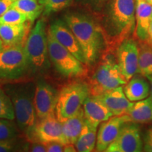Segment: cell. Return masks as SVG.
I'll list each match as a JSON object with an SVG mask.
<instances>
[{
  "mask_svg": "<svg viewBox=\"0 0 152 152\" xmlns=\"http://www.w3.org/2000/svg\"><path fill=\"white\" fill-rule=\"evenodd\" d=\"M139 47L137 73L147 77L152 75V45L148 41L141 42Z\"/></svg>",
  "mask_w": 152,
  "mask_h": 152,
  "instance_id": "obj_24",
  "label": "cell"
},
{
  "mask_svg": "<svg viewBox=\"0 0 152 152\" xmlns=\"http://www.w3.org/2000/svg\"><path fill=\"white\" fill-rule=\"evenodd\" d=\"M12 3L10 0H0V17L11 8Z\"/></svg>",
  "mask_w": 152,
  "mask_h": 152,
  "instance_id": "obj_34",
  "label": "cell"
},
{
  "mask_svg": "<svg viewBox=\"0 0 152 152\" xmlns=\"http://www.w3.org/2000/svg\"><path fill=\"white\" fill-rule=\"evenodd\" d=\"M3 48H4V47H3V44H2V42H1V39H0V52H1V51L2 50Z\"/></svg>",
  "mask_w": 152,
  "mask_h": 152,
  "instance_id": "obj_38",
  "label": "cell"
},
{
  "mask_svg": "<svg viewBox=\"0 0 152 152\" xmlns=\"http://www.w3.org/2000/svg\"><path fill=\"white\" fill-rule=\"evenodd\" d=\"M47 23L42 18L30 30L24 45L31 75H43L50 68Z\"/></svg>",
  "mask_w": 152,
  "mask_h": 152,
  "instance_id": "obj_4",
  "label": "cell"
},
{
  "mask_svg": "<svg viewBox=\"0 0 152 152\" xmlns=\"http://www.w3.org/2000/svg\"><path fill=\"white\" fill-rule=\"evenodd\" d=\"M108 45L115 52L135 30V0H109L98 19Z\"/></svg>",
  "mask_w": 152,
  "mask_h": 152,
  "instance_id": "obj_2",
  "label": "cell"
},
{
  "mask_svg": "<svg viewBox=\"0 0 152 152\" xmlns=\"http://www.w3.org/2000/svg\"><path fill=\"white\" fill-rule=\"evenodd\" d=\"M97 64L94 73L89 79L90 95L98 96L126 84L127 80L120 70L115 52L106 50Z\"/></svg>",
  "mask_w": 152,
  "mask_h": 152,
  "instance_id": "obj_5",
  "label": "cell"
},
{
  "mask_svg": "<svg viewBox=\"0 0 152 152\" xmlns=\"http://www.w3.org/2000/svg\"><path fill=\"white\" fill-rule=\"evenodd\" d=\"M48 30L61 45L71 52L77 59L86 64L84 53L78 41L64 19L54 20L49 25Z\"/></svg>",
  "mask_w": 152,
  "mask_h": 152,
  "instance_id": "obj_13",
  "label": "cell"
},
{
  "mask_svg": "<svg viewBox=\"0 0 152 152\" xmlns=\"http://www.w3.org/2000/svg\"><path fill=\"white\" fill-rule=\"evenodd\" d=\"M14 108L15 120L23 136L28 140L37 116L34 104L35 82L31 79L2 84Z\"/></svg>",
  "mask_w": 152,
  "mask_h": 152,
  "instance_id": "obj_3",
  "label": "cell"
},
{
  "mask_svg": "<svg viewBox=\"0 0 152 152\" xmlns=\"http://www.w3.org/2000/svg\"><path fill=\"white\" fill-rule=\"evenodd\" d=\"M22 135L14 120L0 118V140L20 137Z\"/></svg>",
  "mask_w": 152,
  "mask_h": 152,
  "instance_id": "obj_27",
  "label": "cell"
},
{
  "mask_svg": "<svg viewBox=\"0 0 152 152\" xmlns=\"http://www.w3.org/2000/svg\"><path fill=\"white\" fill-rule=\"evenodd\" d=\"M110 110L113 115H123L127 113L134 102L125 96L123 86L118 87L96 96Z\"/></svg>",
  "mask_w": 152,
  "mask_h": 152,
  "instance_id": "obj_17",
  "label": "cell"
},
{
  "mask_svg": "<svg viewBox=\"0 0 152 152\" xmlns=\"http://www.w3.org/2000/svg\"><path fill=\"white\" fill-rule=\"evenodd\" d=\"M148 42L152 45V22L150 24L149 28V39H148Z\"/></svg>",
  "mask_w": 152,
  "mask_h": 152,
  "instance_id": "obj_36",
  "label": "cell"
},
{
  "mask_svg": "<svg viewBox=\"0 0 152 152\" xmlns=\"http://www.w3.org/2000/svg\"><path fill=\"white\" fill-rule=\"evenodd\" d=\"M125 96L130 102H135L150 96V84L145 76L136 73L123 86Z\"/></svg>",
  "mask_w": 152,
  "mask_h": 152,
  "instance_id": "obj_19",
  "label": "cell"
},
{
  "mask_svg": "<svg viewBox=\"0 0 152 152\" xmlns=\"http://www.w3.org/2000/svg\"><path fill=\"white\" fill-rule=\"evenodd\" d=\"M77 149L74 144H66L64 146V152H76Z\"/></svg>",
  "mask_w": 152,
  "mask_h": 152,
  "instance_id": "obj_35",
  "label": "cell"
},
{
  "mask_svg": "<svg viewBox=\"0 0 152 152\" xmlns=\"http://www.w3.org/2000/svg\"><path fill=\"white\" fill-rule=\"evenodd\" d=\"M28 151L30 152H47L45 143L40 142H29Z\"/></svg>",
  "mask_w": 152,
  "mask_h": 152,
  "instance_id": "obj_33",
  "label": "cell"
},
{
  "mask_svg": "<svg viewBox=\"0 0 152 152\" xmlns=\"http://www.w3.org/2000/svg\"><path fill=\"white\" fill-rule=\"evenodd\" d=\"M63 19L77 38L87 65L94 66L108 50L106 39L97 19L85 11H68Z\"/></svg>",
  "mask_w": 152,
  "mask_h": 152,
  "instance_id": "obj_1",
  "label": "cell"
},
{
  "mask_svg": "<svg viewBox=\"0 0 152 152\" xmlns=\"http://www.w3.org/2000/svg\"><path fill=\"white\" fill-rule=\"evenodd\" d=\"M90 95L88 83L75 80L64 85L58 92L56 115L60 122H64L77 113Z\"/></svg>",
  "mask_w": 152,
  "mask_h": 152,
  "instance_id": "obj_8",
  "label": "cell"
},
{
  "mask_svg": "<svg viewBox=\"0 0 152 152\" xmlns=\"http://www.w3.org/2000/svg\"><path fill=\"white\" fill-rule=\"evenodd\" d=\"M49 56L58 73L66 78H80L88 73V66L77 59L55 39L47 29Z\"/></svg>",
  "mask_w": 152,
  "mask_h": 152,
  "instance_id": "obj_7",
  "label": "cell"
},
{
  "mask_svg": "<svg viewBox=\"0 0 152 152\" xmlns=\"http://www.w3.org/2000/svg\"><path fill=\"white\" fill-rule=\"evenodd\" d=\"M144 143L139 123L126 122L115 140L106 150V152H141Z\"/></svg>",
  "mask_w": 152,
  "mask_h": 152,
  "instance_id": "obj_9",
  "label": "cell"
},
{
  "mask_svg": "<svg viewBox=\"0 0 152 152\" xmlns=\"http://www.w3.org/2000/svg\"><path fill=\"white\" fill-rule=\"evenodd\" d=\"M143 151L152 152V125L148 127L143 135Z\"/></svg>",
  "mask_w": 152,
  "mask_h": 152,
  "instance_id": "obj_31",
  "label": "cell"
},
{
  "mask_svg": "<svg viewBox=\"0 0 152 152\" xmlns=\"http://www.w3.org/2000/svg\"><path fill=\"white\" fill-rule=\"evenodd\" d=\"M47 152H64L65 144L61 142H50L45 143Z\"/></svg>",
  "mask_w": 152,
  "mask_h": 152,
  "instance_id": "obj_32",
  "label": "cell"
},
{
  "mask_svg": "<svg viewBox=\"0 0 152 152\" xmlns=\"http://www.w3.org/2000/svg\"><path fill=\"white\" fill-rule=\"evenodd\" d=\"M140 47L132 38H128L118 45L115 55L120 70L128 82L137 73Z\"/></svg>",
  "mask_w": 152,
  "mask_h": 152,
  "instance_id": "obj_11",
  "label": "cell"
},
{
  "mask_svg": "<svg viewBox=\"0 0 152 152\" xmlns=\"http://www.w3.org/2000/svg\"><path fill=\"white\" fill-rule=\"evenodd\" d=\"M11 8H15L22 12L27 17L28 20L32 24L43 14L44 8L38 0H16L11 4Z\"/></svg>",
  "mask_w": 152,
  "mask_h": 152,
  "instance_id": "obj_23",
  "label": "cell"
},
{
  "mask_svg": "<svg viewBox=\"0 0 152 152\" xmlns=\"http://www.w3.org/2000/svg\"><path fill=\"white\" fill-rule=\"evenodd\" d=\"M151 22L152 5L145 0H135L134 35L139 41H148L149 28Z\"/></svg>",
  "mask_w": 152,
  "mask_h": 152,
  "instance_id": "obj_18",
  "label": "cell"
},
{
  "mask_svg": "<svg viewBox=\"0 0 152 152\" xmlns=\"http://www.w3.org/2000/svg\"><path fill=\"white\" fill-rule=\"evenodd\" d=\"M28 20L26 15L15 8H11L0 17V24L18 25Z\"/></svg>",
  "mask_w": 152,
  "mask_h": 152,
  "instance_id": "obj_30",
  "label": "cell"
},
{
  "mask_svg": "<svg viewBox=\"0 0 152 152\" xmlns=\"http://www.w3.org/2000/svg\"><path fill=\"white\" fill-rule=\"evenodd\" d=\"M10 1H13V2H14V1H16V0H10Z\"/></svg>",
  "mask_w": 152,
  "mask_h": 152,
  "instance_id": "obj_40",
  "label": "cell"
},
{
  "mask_svg": "<svg viewBox=\"0 0 152 152\" xmlns=\"http://www.w3.org/2000/svg\"><path fill=\"white\" fill-rule=\"evenodd\" d=\"M85 124L83 108L73 116L62 123L63 134L66 144H75Z\"/></svg>",
  "mask_w": 152,
  "mask_h": 152,
  "instance_id": "obj_21",
  "label": "cell"
},
{
  "mask_svg": "<svg viewBox=\"0 0 152 152\" xmlns=\"http://www.w3.org/2000/svg\"><path fill=\"white\" fill-rule=\"evenodd\" d=\"M146 1H147L148 3H149L150 4H151L152 5V0H145Z\"/></svg>",
  "mask_w": 152,
  "mask_h": 152,
  "instance_id": "obj_39",
  "label": "cell"
},
{
  "mask_svg": "<svg viewBox=\"0 0 152 152\" xmlns=\"http://www.w3.org/2000/svg\"><path fill=\"white\" fill-rule=\"evenodd\" d=\"M20 137L0 140V152L28 151L29 142H24Z\"/></svg>",
  "mask_w": 152,
  "mask_h": 152,
  "instance_id": "obj_29",
  "label": "cell"
},
{
  "mask_svg": "<svg viewBox=\"0 0 152 152\" xmlns=\"http://www.w3.org/2000/svg\"><path fill=\"white\" fill-rule=\"evenodd\" d=\"M128 121L139 124L152 123V99L151 96L134 102L126 114Z\"/></svg>",
  "mask_w": 152,
  "mask_h": 152,
  "instance_id": "obj_20",
  "label": "cell"
},
{
  "mask_svg": "<svg viewBox=\"0 0 152 152\" xmlns=\"http://www.w3.org/2000/svg\"><path fill=\"white\" fill-rule=\"evenodd\" d=\"M147 78L150 84V96H151L152 99V75L147 76Z\"/></svg>",
  "mask_w": 152,
  "mask_h": 152,
  "instance_id": "obj_37",
  "label": "cell"
},
{
  "mask_svg": "<svg viewBox=\"0 0 152 152\" xmlns=\"http://www.w3.org/2000/svg\"><path fill=\"white\" fill-rule=\"evenodd\" d=\"M109 1V0H74V5L92 15L98 20Z\"/></svg>",
  "mask_w": 152,
  "mask_h": 152,
  "instance_id": "obj_25",
  "label": "cell"
},
{
  "mask_svg": "<svg viewBox=\"0 0 152 152\" xmlns=\"http://www.w3.org/2000/svg\"><path fill=\"white\" fill-rule=\"evenodd\" d=\"M83 109L85 121L94 128H98L101 123L113 116V114L107 106L97 96L93 95H90L86 99Z\"/></svg>",
  "mask_w": 152,
  "mask_h": 152,
  "instance_id": "obj_15",
  "label": "cell"
},
{
  "mask_svg": "<svg viewBox=\"0 0 152 152\" xmlns=\"http://www.w3.org/2000/svg\"><path fill=\"white\" fill-rule=\"evenodd\" d=\"M97 128L85 122L77 142L74 144L79 152H91L96 147Z\"/></svg>",
  "mask_w": 152,
  "mask_h": 152,
  "instance_id": "obj_22",
  "label": "cell"
},
{
  "mask_svg": "<svg viewBox=\"0 0 152 152\" xmlns=\"http://www.w3.org/2000/svg\"><path fill=\"white\" fill-rule=\"evenodd\" d=\"M28 141L43 143L61 142L66 144L63 134L62 123L58 121L56 115L37 120Z\"/></svg>",
  "mask_w": 152,
  "mask_h": 152,
  "instance_id": "obj_12",
  "label": "cell"
},
{
  "mask_svg": "<svg viewBox=\"0 0 152 152\" xmlns=\"http://www.w3.org/2000/svg\"><path fill=\"white\" fill-rule=\"evenodd\" d=\"M128 122L126 115H113L107 121L101 123L96 135V151H106V149L113 142L121 130L123 125Z\"/></svg>",
  "mask_w": 152,
  "mask_h": 152,
  "instance_id": "obj_14",
  "label": "cell"
},
{
  "mask_svg": "<svg viewBox=\"0 0 152 152\" xmlns=\"http://www.w3.org/2000/svg\"><path fill=\"white\" fill-rule=\"evenodd\" d=\"M0 118L15 120L14 108L11 98L0 84Z\"/></svg>",
  "mask_w": 152,
  "mask_h": 152,
  "instance_id": "obj_28",
  "label": "cell"
},
{
  "mask_svg": "<svg viewBox=\"0 0 152 152\" xmlns=\"http://www.w3.org/2000/svg\"><path fill=\"white\" fill-rule=\"evenodd\" d=\"M42 5L44 11L42 16H48L53 13H56L71 7L74 0H38Z\"/></svg>",
  "mask_w": 152,
  "mask_h": 152,
  "instance_id": "obj_26",
  "label": "cell"
},
{
  "mask_svg": "<svg viewBox=\"0 0 152 152\" xmlns=\"http://www.w3.org/2000/svg\"><path fill=\"white\" fill-rule=\"evenodd\" d=\"M33 24L27 20L18 25L0 24V39L3 47H9L16 45H24Z\"/></svg>",
  "mask_w": 152,
  "mask_h": 152,
  "instance_id": "obj_16",
  "label": "cell"
},
{
  "mask_svg": "<svg viewBox=\"0 0 152 152\" xmlns=\"http://www.w3.org/2000/svg\"><path fill=\"white\" fill-rule=\"evenodd\" d=\"M29 64L24 45L4 47L0 52V84L30 79Z\"/></svg>",
  "mask_w": 152,
  "mask_h": 152,
  "instance_id": "obj_6",
  "label": "cell"
},
{
  "mask_svg": "<svg viewBox=\"0 0 152 152\" xmlns=\"http://www.w3.org/2000/svg\"><path fill=\"white\" fill-rule=\"evenodd\" d=\"M58 92L42 77L35 82L34 104L37 119L56 115V106Z\"/></svg>",
  "mask_w": 152,
  "mask_h": 152,
  "instance_id": "obj_10",
  "label": "cell"
}]
</instances>
